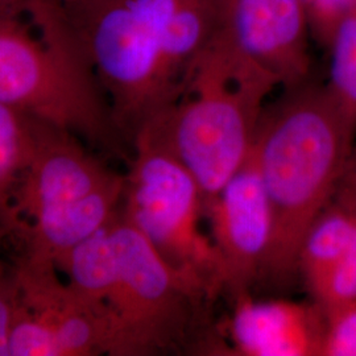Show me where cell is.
Instances as JSON below:
<instances>
[{
  "instance_id": "12",
  "label": "cell",
  "mask_w": 356,
  "mask_h": 356,
  "mask_svg": "<svg viewBox=\"0 0 356 356\" xmlns=\"http://www.w3.org/2000/svg\"><path fill=\"white\" fill-rule=\"evenodd\" d=\"M355 234V214L332 200L313 220L300 245L298 273L306 289L337 263Z\"/></svg>"
},
{
  "instance_id": "17",
  "label": "cell",
  "mask_w": 356,
  "mask_h": 356,
  "mask_svg": "<svg viewBox=\"0 0 356 356\" xmlns=\"http://www.w3.org/2000/svg\"><path fill=\"white\" fill-rule=\"evenodd\" d=\"M312 40L326 48L335 28L355 11L356 0H302Z\"/></svg>"
},
{
  "instance_id": "10",
  "label": "cell",
  "mask_w": 356,
  "mask_h": 356,
  "mask_svg": "<svg viewBox=\"0 0 356 356\" xmlns=\"http://www.w3.org/2000/svg\"><path fill=\"white\" fill-rule=\"evenodd\" d=\"M218 33L275 76L281 89L310 79L312 40L302 0H213Z\"/></svg>"
},
{
  "instance_id": "11",
  "label": "cell",
  "mask_w": 356,
  "mask_h": 356,
  "mask_svg": "<svg viewBox=\"0 0 356 356\" xmlns=\"http://www.w3.org/2000/svg\"><path fill=\"white\" fill-rule=\"evenodd\" d=\"M323 309L313 300L257 301L245 293L232 300L225 327L229 355L321 356Z\"/></svg>"
},
{
  "instance_id": "16",
  "label": "cell",
  "mask_w": 356,
  "mask_h": 356,
  "mask_svg": "<svg viewBox=\"0 0 356 356\" xmlns=\"http://www.w3.org/2000/svg\"><path fill=\"white\" fill-rule=\"evenodd\" d=\"M323 313L321 356H356V301L326 307Z\"/></svg>"
},
{
  "instance_id": "14",
  "label": "cell",
  "mask_w": 356,
  "mask_h": 356,
  "mask_svg": "<svg viewBox=\"0 0 356 356\" xmlns=\"http://www.w3.org/2000/svg\"><path fill=\"white\" fill-rule=\"evenodd\" d=\"M325 49L329 51L330 61L323 86L356 136V10L335 28Z\"/></svg>"
},
{
  "instance_id": "1",
  "label": "cell",
  "mask_w": 356,
  "mask_h": 356,
  "mask_svg": "<svg viewBox=\"0 0 356 356\" xmlns=\"http://www.w3.org/2000/svg\"><path fill=\"white\" fill-rule=\"evenodd\" d=\"M132 144L173 102L193 64L218 33L213 0H78L63 7Z\"/></svg>"
},
{
  "instance_id": "8",
  "label": "cell",
  "mask_w": 356,
  "mask_h": 356,
  "mask_svg": "<svg viewBox=\"0 0 356 356\" xmlns=\"http://www.w3.org/2000/svg\"><path fill=\"white\" fill-rule=\"evenodd\" d=\"M19 301L10 356L106 355L102 322L51 261L15 251Z\"/></svg>"
},
{
  "instance_id": "2",
  "label": "cell",
  "mask_w": 356,
  "mask_h": 356,
  "mask_svg": "<svg viewBox=\"0 0 356 356\" xmlns=\"http://www.w3.org/2000/svg\"><path fill=\"white\" fill-rule=\"evenodd\" d=\"M60 272L102 322L107 356L204 353L211 294L170 267L123 216L81 243Z\"/></svg>"
},
{
  "instance_id": "19",
  "label": "cell",
  "mask_w": 356,
  "mask_h": 356,
  "mask_svg": "<svg viewBox=\"0 0 356 356\" xmlns=\"http://www.w3.org/2000/svg\"><path fill=\"white\" fill-rule=\"evenodd\" d=\"M11 244V236L10 232L4 226L0 225V269L6 267L10 261V257L6 256V247Z\"/></svg>"
},
{
  "instance_id": "15",
  "label": "cell",
  "mask_w": 356,
  "mask_h": 356,
  "mask_svg": "<svg viewBox=\"0 0 356 356\" xmlns=\"http://www.w3.org/2000/svg\"><path fill=\"white\" fill-rule=\"evenodd\" d=\"M307 292L323 309L356 301V234L344 254Z\"/></svg>"
},
{
  "instance_id": "20",
  "label": "cell",
  "mask_w": 356,
  "mask_h": 356,
  "mask_svg": "<svg viewBox=\"0 0 356 356\" xmlns=\"http://www.w3.org/2000/svg\"><path fill=\"white\" fill-rule=\"evenodd\" d=\"M53 1H56V3H57V4H60L61 7H66V6L72 4V3H76L78 0H53Z\"/></svg>"
},
{
  "instance_id": "9",
  "label": "cell",
  "mask_w": 356,
  "mask_h": 356,
  "mask_svg": "<svg viewBox=\"0 0 356 356\" xmlns=\"http://www.w3.org/2000/svg\"><path fill=\"white\" fill-rule=\"evenodd\" d=\"M204 216L222 261L225 293L235 300L260 280L272 242V210L254 149L206 204Z\"/></svg>"
},
{
  "instance_id": "7",
  "label": "cell",
  "mask_w": 356,
  "mask_h": 356,
  "mask_svg": "<svg viewBox=\"0 0 356 356\" xmlns=\"http://www.w3.org/2000/svg\"><path fill=\"white\" fill-rule=\"evenodd\" d=\"M124 175L123 218L170 267L204 285L214 300L225 293L220 257L201 229L204 193L191 172L164 147L138 139Z\"/></svg>"
},
{
  "instance_id": "6",
  "label": "cell",
  "mask_w": 356,
  "mask_h": 356,
  "mask_svg": "<svg viewBox=\"0 0 356 356\" xmlns=\"http://www.w3.org/2000/svg\"><path fill=\"white\" fill-rule=\"evenodd\" d=\"M126 175L74 132L38 118L13 202L15 251L58 264L119 214Z\"/></svg>"
},
{
  "instance_id": "13",
  "label": "cell",
  "mask_w": 356,
  "mask_h": 356,
  "mask_svg": "<svg viewBox=\"0 0 356 356\" xmlns=\"http://www.w3.org/2000/svg\"><path fill=\"white\" fill-rule=\"evenodd\" d=\"M38 116L0 102V225L15 229L13 202L20 177L32 151Z\"/></svg>"
},
{
  "instance_id": "4",
  "label": "cell",
  "mask_w": 356,
  "mask_h": 356,
  "mask_svg": "<svg viewBox=\"0 0 356 356\" xmlns=\"http://www.w3.org/2000/svg\"><path fill=\"white\" fill-rule=\"evenodd\" d=\"M0 102L74 132L99 153L129 159L67 15L53 0H0Z\"/></svg>"
},
{
  "instance_id": "18",
  "label": "cell",
  "mask_w": 356,
  "mask_h": 356,
  "mask_svg": "<svg viewBox=\"0 0 356 356\" xmlns=\"http://www.w3.org/2000/svg\"><path fill=\"white\" fill-rule=\"evenodd\" d=\"M334 200L346 206L356 216V141L347 159Z\"/></svg>"
},
{
  "instance_id": "3",
  "label": "cell",
  "mask_w": 356,
  "mask_h": 356,
  "mask_svg": "<svg viewBox=\"0 0 356 356\" xmlns=\"http://www.w3.org/2000/svg\"><path fill=\"white\" fill-rule=\"evenodd\" d=\"M355 141L323 83L312 78L266 106L254 152L273 231L260 279L286 284L298 273L302 238L334 200Z\"/></svg>"
},
{
  "instance_id": "5",
  "label": "cell",
  "mask_w": 356,
  "mask_h": 356,
  "mask_svg": "<svg viewBox=\"0 0 356 356\" xmlns=\"http://www.w3.org/2000/svg\"><path fill=\"white\" fill-rule=\"evenodd\" d=\"M277 88L275 76L216 33L177 98L135 140L172 153L197 179L206 206L250 157L268 98Z\"/></svg>"
}]
</instances>
